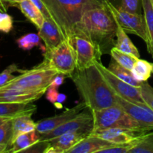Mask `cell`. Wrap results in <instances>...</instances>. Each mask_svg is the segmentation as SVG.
Here are the masks:
<instances>
[{
    "label": "cell",
    "mask_w": 153,
    "mask_h": 153,
    "mask_svg": "<svg viewBox=\"0 0 153 153\" xmlns=\"http://www.w3.org/2000/svg\"><path fill=\"white\" fill-rule=\"evenodd\" d=\"M117 31V24L105 2L102 5L85 11L75 28L73 36L79 35L89 40L103 55L110 54L115 44Z\"/></svg>",
    "instance_id": "1"
},
{
    "label": "cell",
    "mask_w": 153,
    "mask_h": 153,
    "mask_svg": "<svg viewBox=\"0 0 153 153\" xmlns=\"http://www.w3.org/2000/svg\"><path fill=\"white\" fill-rule=\"evenodd\" d=\"M69 77L74 83L82 102L91 111L101 110L117 103L116 94L95 64L82 70H76Z\"/></svg>",
    "instance_id": "2"
},
{
    "label": "cell",
    "mask_w": 153,
    "mask_h": 153,
    "mask_svg": "<svg viewBox=\"0 0 153 153\" xmlns=\"http://www.w3.org/2000/svg\"><path fill=\"white\" fill-rule=\"evenodd\" d=\"M64 39H72L85 11L102 5L105 0H42Z\"/></svg>",
    "instance_id": "3"
},
{
    "label": "cell",
    "mask_w": 153,
    "mask_h": 153,
    "mask_svg": "<svg viewBox=\"0 0 153 153\" xmlns=\"http://www.w3.org/2000/svg\"><path fill=\"white\" fill-rule=\"evenodd\" d=\"M58 72L52 68L48 61L43 59L40 64L30 70H23L10 82L1 87L22 90L38 91L48 88Z\"/></svg>",
    "instance_id": "4"
},
{
    "label": "cell",
    "mask_w": 153,
    "mask_h": 153,
    "mask_svg": "<svg viewBox=\"0 0 153 153\" xmlns=\"http://www.w3.org/2000/svg\"><path fill=\"white\" fill-rule=\"evenodd\" d=\"M91 111L94 117L93 131L108 128H131L146 131L117 103L101 110Z\"/></svg>",
    "instance_id": "5"
},
{
    "label": "cell",
    "mask_w": 153,
    "mask_h": 153,
    "mask_svg": "<svg viewBox=\"0 0 153 153\" xmlns=\"http://www.w3.org/2000/svg\"><path fill=\"white\" fill-rule=\"evenodd\" d=\"M43 57L52 68L61 74L69 76L76 69V51L72 39H64L55 48L45 51Z\"/></svg>",
    "instance_id": "6"
},
{
    "label": "cell",
    "mask_w": 153,
    "mask_h": 153,
    "mask_svg": "<svg viewBox=\"0 0 153 153\" xmlns=\"http://www.w3.org/2000/svg\"><path fill=\"white\" fill-rule=\"evenodd\" d=\"M105 2L119 26L126 33L138 36L146 43L148 37L146 23L144 17L141 13H134L121 10L108 0H105Z\"/></svg>",
    "instance_id": "7"
},
{
    "label": "cell",
    "mask_w": 153,
    "mask_h": 153,
    "mask_svg": "<svg viewBox=\"0 0 153 153\" xmlns=\"http://www.w3.org/2000/svg\"><path fill=\"white\" fill-rule=\"evenodd\" d=\"M94 128V117L92 111L87 108L75 117L64 123L48 134L40 135V143H44L50 139L58 137L67 132H84L90 134Z\"/></svg>",
    "instance_id": "8"
},
{
    "label": "cell",
    "mask_w": 153,
    "mask_h": 153,
    "mask_svg": "<svg viewBox=\"0 0 153 153\" xmlns=\"http://www.w3.org/2000/svg\"><path fill=\"white\" fill-rule=\"evenodd\" d=\"M95 64L100 70L105 82L116 95L132 102L146 104L140 94V87L133 86L121 80L112 73L108 67H105L101 61H96Z\"/></svg>",
    "instance_id": "9"
},
{
    "label": "cell",
    "mask_w": 153,
    "mask_h": 153,
    "mask_svg": "<svg viewBox=\"0 0 153 153\" xmlns=\"http://www.w3.org/2000/svg\"><path fill=\"white\" fill-rule=\"evenodd\" d=\"M72 43L76 51V69L82 70L101 61L102 53L97 46L88 39L79 35L73 36Z\"/></svg>",
    "instance_id": "10"
},
{
    "label": "cell",
    "mask_w": 153,
    "mask_h": 153,
    "mask_svg": "<svg viewBox=\"0 0 153 153\" xmlns=\"http://www.w3.org/2000/svg\"><path fill=\"white\" fill-rule=\"evenodd\" d=\"M116 101L143 129L153 131V109L146 104L132 102L118 95H116Z\"/></svg>",
    "instance_id": "11"
},
{
    "label": "cell",
    "mask_w": 153,
    "mask_h": 153,
    "mask_svg": "<svg viewBox=\"0 0 153 153\" xmlns=\"http://www.w3.org/2000/svg\"><path fill=\"white\" fill-rule=\"evenodd\" d=\"M148 131L139 129L123 128H108L92 131L89 135L104 139L114 144H126L131 143L140 135Z\"/></svg>",
    "instance_id": "12"
},
{
    "label": "cell",
    "mask_w": 153,
    "mask_h": 153,
    "mask_svg": "<svg viewBox=\"0 0 153 153\" xmlns=\"http://www.w3.org/2000/svg\"><path fill=\"white\" fill-rule=\"evenodd\" d=\"M87 108L88 107H87L86 104L84 102H82L74 107L66 109L65 111L62 112L59 114L41 120L36 123V131L40 135L48 134L55 129L57 127L60 126L64 123L75 117L78 114H79Z\"/></svg>",
    "instance_id": "13"
},
{
    "label": "cell",
    "mask_w": 153,
    "mask_h": 153,
    "mask_svg": "<svg viewBox=\"0 0 153 153\" xmlns=\"http://www.w3.org/2000/svg\"><path fill=\"white\" fill-rule=\"evenodd\" d=\"M89 134L84 132H67L45 142L44 153H67L73 146Z\"/></svg>",
    "instance_id": "14"
},
{
    "label": "cell",
    "mask_w": 153,
    "mask_h": 153,
    "mask_svg": "<svg viewBox=\"0 0 153 153\" xmlns=\"http://www.w3.org/2000/svg\"><path fill=\"white\" fill-rule=\"evenodd\" d=\"M47 89L30 91L0 86V102L32 103L41 98Z\"/></svg>",
    "instance_id": "15"
},
{
    "label": "cell",
    "mask_w": 153,
    "mask_h": 153,
    "mask_svg": "<svg viewBox=\"0 0 153 153\" xmlns=\"http://www.w3.org/2000/svg\"><path fill=\"white\" fill-rule=\"evenodd\" d=\"M38 34L44 43L45 51L51 50L64 40L59 27L50 18H45L41 28H39Z\"/></svg>",
    "instance_id": "16"
},
{
    "label": "cell",
    "mask_w": 153,
    "mask_h": 153,
    "mask_svg": "<svg viewBox=\"0 0 153 153\" xmlns=\"http://www.w3.org/2000/svg\"><path fill=\"white\" fill-rule=\"evenodd\" d=\"M113 145L114 143L88 134L67 153H100L101 150Z\"/></svg>",
    "instance_id": "17"
},
{
    "label": "cell",
    "mask_w": 153,
    "mask_h": 153,
    "mask_svg": "<svg viewBox=\"0 0 153 153\" xmlns=\"http://www.w3.org/2000/svg\"><path fill=\"white\" fill-rule=\"evenodd\" d=\"M37 107L31 103L0 102V117L15 118L22 115L32 116Z\"/></svg>",
    "instance_id": "18"
},
{
    "label": "cell",
    "mask_w": 153,
    "mask_h": 153,
    "mask_svg": "<svg viewBox=\"0 0 153 153\" xmlns=\"http://www.w3.org/2000/svg\"><path fill=\"white\" fill-rule=\"evenodd\" d=\"M40 135L35 130L28 133H24L18 136L7 152L16 153L25 152L32 146L40 143Z\"/></svg>",
    "instance_id": "19"
},
{
    "label": "cell",
    "mask_w": 153,
    "mask_h": 153,
    "mask_svg": "<svg viewBox=\"0 0 153 153\" xmlns=\"http://www.w3.org/2000/svg\"><path fill=\"white\" fill-rule=\"evenodd\" d=\"M35 128L36 123L31 119V115H22L13 118L12 120V137L10 146L18 136L24 133L34 131Z\"/></svg>",
    "instance_id": "20"
},
{
    "label": "cell",
    "mask_w": 153,
    "mask_h": 153,
    "mask_svg": "<svg viewBox=\"0 0 153 153\" xmlns=\"http://www.w3.org/2000/svg\"><path fill=\"white\" fill-rule=\"evenodd\" d=\"M18 7L20 9L21 12L24 16L32 22L37 28H41L43 22H44V16L37 8V6L31 1V0H22L19 3Z\"/></svg>",
    "instance_id": "21"
},
{
    "label": "cell",
    "mask_w": 153,
    "mask_h": 153,
    "mask_svg": "<svg viewBox=\"0 0 153 153\" xmlns=\"http://www.w3.org/2000/svg\"><path fill=\"white\" fill-rule=\"evenodd\" d=\"M142 8L148 37L146 43V48L148 52L153 58V6L152 0H142Z\"/></svg>",
    "instance_id": "22"
},
{
    "label": "cell",
    "mask_w": 153,
    "mask_h": 153,
    "mask_svg": "<svg viewBox=\"0 0 153 153\" xmlns=\"http://www.w3.org/2000/svg\"><path fill=\"white\" fill-rule=\"evenodd\" d=\"M116 37L117 40L115 41L114 47L125 53L132 55L138 58H140L137 48L134 46L131 39L127 35V33L118 25Z\"/></svg>",
    "instance_id": "23"
},
{
    "label": "cell",
    "mask_w": 153,
    "mask_h": 153,
    "mask_svg": "<svg viewBox=\"0 0 153 153\" xmlns=\"http://www.w3.org/2000/svg\"><path fill=\"white\" fill-rule=\"evenodd\" d=\"M108 69L112 73L115 75L117 77L120 79L121 80L127 82L129 85H133L135 87H140L143 82L137 81L133 76L131 70L125 68L120 64H118L114 59L111 58V61H110Z\"/></svg>",
    "instance_id": "24"
},
{
    "label": "cell",
    "mask_w": 153,
    "mask_h": 153,
    "mask_svg": "<svg viewBox=\"0 0 153 153\" xmlns=\"http://www.w3.org/2000/svg\"><path fill=\"white\" fill-rule=\"evenodd\" d=\"M131 71L137 81L141 82H147L152 73V64L146 60L138 58Z\"/></svg>",
    "instance_id": "25"
},
{
    "label": "cell",
    "mask_w": 153,
    "mask_h": 153,
    "mask_svg": "<svg viewBox=\"0 0 153 153\" xmlns=\"http://www.w3.org/2000/svg\"><path fill=\"white\" fill-rule=\"evenodd\" d=\"M129 153H153V131L142 134Z\"/></svg>",
    "instance_id": "26"
},
{
    "label": "cell",
    "mask_w": 153,
    "mask_h": 153,
    "mask_svg": "<svg viewBox=\"0 0 153 153\" xmlns=\"http://www.w3.org/2000/svg\"><path fill=\"white\" fill-rule=\"evenodd\" d=\"M110 55L111 58L114 59L118 64L129 70H131L134 63L138 59V58L137 57L130 55V54L125 53V52L117 49L114 46L111 49Z\"/></svg>",
    "instance_id": "27"
},
{
    "label": "cell",
    "mask_w": 153,
    "mask_h": 153,
    "mask_svg": "<svg viewBox=\"0 0 153 153\" xmlns=\"http://www.w3.org/2000/svg\"><path fill=\"white\" fill-rule=\"evenodd\" d=\"M12 120L7 121L0 126V153L7 152L10 146L12 137Z\"/></svg>",
    "instance_id": "28"
},
{
    "label": "cell",
    "mask_w": 153,
    "mask_h": 153,
    "mask_svg": "<svg viewBox=\"0 0 153 153\" xmlns=\"http://www.w3.org/2000/svg\"><path fill=\"white\" fill-rule=\"evenodd\" d=\"M16 43L20 49L28 51L36 46H40L41 45V38L38 34L28 33L18 38Z\"/></svg>",
    "instance_id": "29"
},
{
    "label": "cell",
    "mask_w": 153,
    "mask_h": 153,
    "mask_svg": "<svg viewBox=\"0 0 153 153\" xmlns=\"http://www.w3.org/2000/svg\"><path fill=\"white\" fill-rule=\"evenodd\" d=\"M121 10L134 13H141L142 0H119L118 6Z\"/></svg>",
    "instance_id": "30"
},
{
    "label": "cell",
    "mask_w": 153,
    "mask_h": 153,
    "mask_svg": "<svg viewBox=\"0 0 153 153\" xmlns=\"http://www.w3.org/2000/svg\"><path fill=\"white\" fill-rule=\"evenodd\" d=\"M22 71L23 70H19L16 64H11L7 66L2 72L0 73V86L6 85L14 79L16 76H13V73L16 72L22 73Z\"/></svg>",
    "instance_id": "31"
},
{
    "label": "cell",
    "mask_w": 153,
    "mask_h": 153,
    "mask_svg": "<svg viewBox=\"0 0 153 153\" xmlns=\"http://www.w3.org/2000/svg\"><path fill=\"white\" fill-rule=\"evenodd\" d=\"M140 94L144 100L145 103L149 107L153 109V88L147 82H144L140 86Z\"/></svg>",
    "instance_id": "32"
},
{
    "label": "cell",
    "mask_w": 153,
    "mask_h": 153,
    "mask_svg": "<svg viewBox=\"0 0 153 153\" xmlns=\"http://www.w3.org/2000/svg\"><path fill=\"white\" fill-rule=\"evenodd\" d=\"M13 18L7 13L0 11V31L9 33L13 28Z\"/></svg>",
    "instance_id": "33"
},
{
    "label": "cell",
    "mask_w": 153,
    "mask_h": 153,
    "mask_svg": "<svg viewBox=\"0 0 153 153\" xmlns=\"http://www.w3.org/2000/svg\"><path fill=\"white\" fill-rule=\"evenodd\" d=\"M58 88H52V87H48V89L46 92V99L49 100L50 102L55 105V103L58 102V96H59V93L58 91Z\"/></svg>",
    "instance_id": "34"
},
{
    "label": "cell",
    "mask_w": 153,
    "mask_h": 153,
    "mask_svg": "<svg viewBox=\"0 0 153 153\" xmlns=\"http://www.w3.org/2000/svg\"><path fill=\"white\" fill-rule=\"evenodd\" d=\"M66 77V75L61 74V73H58L57 76H55V77L54 78L52 82H51L50 85H49V87H52V88H58L63 83H64V79Z\"/></svg>",
    "instance_id": "35"
},
{
    "label": "cell",
    "mask_w": 153,
    "mask_h": 153,
    "mask_svg": "<svg viewBox=\"0 0 153 153\" xmlns=\"http://www.w3.org/2000/svg\"><path fill=\"white\" fill-rule=\"evenodd\" d=\"M9 5L5 0H0V11L7 13Z\"/></svg>",
    "instance_id": "36"
},
{
    "label": "cell",
    "mask_w": 153,
    "mask_h": 153,
    "mask_svg": "<svg viewBox=\"0 0 153 153\" xmlns=\"http://www.w3.org/2000/svg\"><path fill=\"white\" fill-rule=\"evenodd\" d=\"M6 2L8 4L9 7L10 6H15V7H18L19 3L22 0H5Z\"/></svg>",
    "instance_id": "37"
},
{
    "label": "cell",
    "mask_w": 153,
    "mask_h": 153,
    "mask_svg": "<svg viewBox=\"0 0 153 153\" xmlns=\"http://www.w3.org/2000/svg\"><path fill=\"white\" fill-rule=\"evenodd\" d=\"M13 119V118H7V117H0V126L7 123V121Z\"/></svg>",
    "instance_id": "38"
},
{
    "label": "cell",
    "mask_w": 153,
    "mask_h": 153,
    "mask_svg": "<svg viewBox=\"0 0 153 153\" xmlns=\"http://www.w3.org/2000/svg\"><path fill=\"white\" fill-rule=\"evenodd\" d=\"M152 73H153V63H152Z\"/></svg>",
    "instance_id": "39"
},
{
    "label": "cell",
    "mask_w": 153,
    "mask_h": 153,
    "mask_svg": "<svg viewBox=\"0 0 153 153\" xmlns=\"http://www.w3.org/2000/svg\"><path fill=\"white\" fill-rule=\"evenodd\" d=\"M152 6H153V0H152Z\"/></svg>",
    "instance_id": "40"
}]
</instances>
